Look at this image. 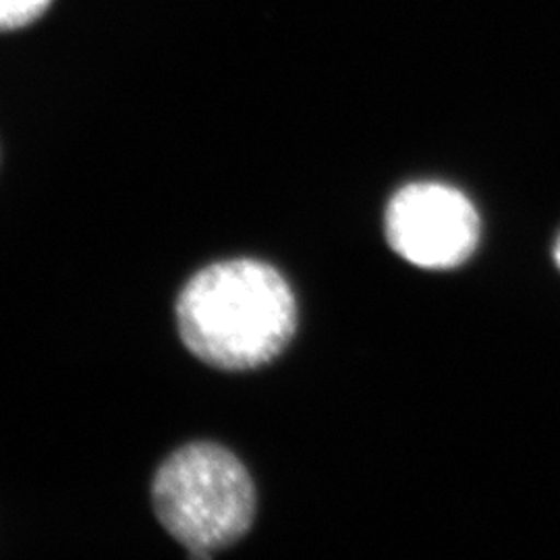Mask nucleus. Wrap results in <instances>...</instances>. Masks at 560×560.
<instances>
[{"label":"nucleus","instance_id":"f257e3e1","mask_svg":"<svg viewBox=\"0 0 560 560\" xmlns=\"http://www.w3.org/2000/svg\"><path fill=\"white\" fill-rule=\"evenodd\" d=\"M180 340L219 370H256L279 358L298 328V303L287 279L260 260L206 266L177 300Z\"/></svg>","mask_w":560,"mask_h":560},{"label":"nucleus","instance_id":"f03ea898","mask_svg":"<svg viewBox=\"0 0 560 560\" xmlns=\"http://www.w3.org/2000/svg\"><path fill=\"white\" fill-rule=\"evenodd\" d=\"M162 527L191 557H212L240 541L256 517V488L231 451L196 442L175 451L152 481Z\"/></svg>","mask_w":560,"mask_h":560},{"label":"nucleus","instance_id":"7ed1b4c3","mask_svg":"<svg viewBox=\"0 0 560 560\" xmlns=\"http://www.w3.org/2000/svg\"><path fill=\"white\" fill-rule=\"evenodd\" d=\"M384 231L402 260L425 270H448L476 252L480 217L451 185L411 183L388 203Z\"/></svg>","mask_w":560,"mask_h":560},{"label":"nucleus","instance_id":"20e7f679","mask_svg":"<svg viewBox=\"0 0 560 560\" xmlns=\"http://www.w3.org/2000/svg\"><path fill=\"white\" fill-rule=\"evenodd\" d=\"M52 0H0V32L21 30L40 20Z\"/></svg>","mask_w":560,"mask_h":560},{"label":"nucleus","instance_id":"39448f33","mask_svg":"<svg viewBox=\"0 0 560 560\" xmlns=\"http://www.w3.org/2000/svg\"><path fill=\"white\" fill-rule=\"evenodd\" d=\"M555 260H557V266L560 268V237L557 241V247H555Z\"/></svg>","mask_w":560,"mask_h":560}]
</instances>
